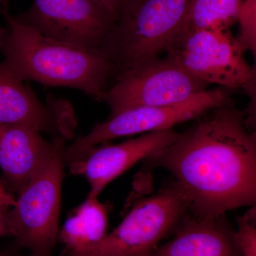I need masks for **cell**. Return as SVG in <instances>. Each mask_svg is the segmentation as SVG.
Wrapping results in <instances>:
<instances>
[{"label":"cell","instance_id":"11","mask_svg":"<svg viewBox=\"0 0 256 256\" xmlns=\"http://www.w3.org/2000/svg\"><path fill=\"white\" fill-rule=\"evenodd\" d=\"M178 133L171 128L144 133L119 144L96 146L69 164L70 172L86 178L90 185L88 196L98 197L111 181L140 160L149 159L168 148Z\"/></svg>","mask_w":256,"mask_h":256},{"label":"cell","instance_id":"19","mask_svg":"<svg viewBox=\"0 0 256 256\" xmlns=\"http://www.w3.org/2000/svg\"><path fill=\"white\" fill-rule=\"evenodd\" d=\"M94 1L109 12L116 20L126 0H94Z\"/></svg>","mask_w":256,"mask_h":256},{"label":"cell","instance_id":"3","mask_svg":"<svg viewBox=\"0 0 256 256\" xmlns=\"http://www.w3.org/2000/svg\"><path fill=\"white\" fill-rule=\"evenodd\" d=\"M191 0H126L101 50L118 77L165 54L181 32Z\"/></svg>","mask_w":256,"mask_h":256},{"label":"cell","instance_id":"17","mask_svg":"<svg viewBox=\"0 0 256 256\" xmlns=\"http://www.w3.org/2000/svg\"><path fill=\"white\" fill-rule=\"evenodd\" d=\"M236 234L242 256H256V228L244 216L237 220Z\"/></svg>","mask_w":256,"mask_h":256},{"label":"cell","instance_id":"15","mask_svg":"<svg viewBox=\"0 0 256 256\" xmlns=\"http://www.w3.org/2000/svg\"><path fill=\"white\" fill-rule=\"evenodd\" d=\"M244 1L191 0L181 32L212 26L230 28L238 21Z\"/></svg>","mask_w":256,"mask_h":256},{"label":"cell","instance_id":"23","mask_svg":"<svg viewBox=\"0 0 256 256\" xmlns=\"http://www.w3.org/2000/svg\"><path fill=\"white\" fill-rule=\"evenodd\" d=\"M0 256H22L15 254L14 252H0Z\"/></svg>","mask_w":256,"mask_h":256},{"label":"cell","instance_id":"7","mask_svg":"<svg viewBox=\"0 0 256 256\" xmlns=\"http://www.w3.org/2000/svg\"><path fill=\"white\" fill-rule=\"evenodd\" d=\"M188 203L176 182L138 202L92 256H150L185 216Z\"/></svg>","mask_w":256,"mask_h":256},{"label":"cell","instance_id":"1","mask_svg":"<svg viewBox=\"0 0 256 256\" xmlns=\"http://www.w3.org/2000/svg\"><path fill=\"white\" fill-rule=\"evenodd\" d=\"M208 114L148 160L172 174L194 216L213 218L256 207V140L232 100Z\"/></svg>","mask_w":256,"mask_h":256},{"label":"cell","instance_id":"21","mask_svg":"<svg viewBox=\"0 0 256 256\" xmlns=\"http://www.w3.org/2000/svg\"><path fill=\"white\" fill-rule=\"evenodd\" d=\"M15 202H16V200L6 190L3 184L0 182V203L12 207L15 204Z\"/></svg>","mask_w":256,"mask_h":256},{"label":"cell","instance_id":"2","mask_svg":"<svg viewBox=\"0 0 256 256\" xmlns=\"http://www.w3.org/2000/svg\"><path fill=\"white\" fill-rule=\"evenodd\" d=\"M6 4L1 12L6 26L0 28V53L16 77L46 86L78 89L98 101L117 78L114 64L104 52L88 50L44 36L18 18Z\"/></svg>","mask_w":256,"mask_h":256},{"label":"cell","instance_id":"10","mask_svg":"<svg viewBox=\"0 0 256 256\" xmlns=\"http://www.w3.org/2000/svg\"><path fill=\"white\" fill-rule=\"evenodd\" d=\"M24 82L0 63V126H22L54 139H72L77 122L70 102L50 96L42 102Z\"/></svg>","mask_w":256,"mask_h":256},{"label":"cell","instance_id":"18","mask_svg":"<svg viewBox=\"0 0 256 256\" xmlns=\"http://www.w3.org/2000/svg\"><path fill=\"white\" fill-rule=\"evenodd\" d=\"M242 89L248 98L246 110L244 112V121L247 129L256 140V64L252 66V76Z\"/></svg>","mask_w":256,"mask_h":256},{"label":"cell","instance_id":"6","mask_svg":"<svg viewBox=\"0 0 256 256\" xmlns=\"http://www.w3.org/2000/svg\"><path fill=\"white\" fill-rule=\"evenodd\" d=\"M244 53L230 28L212 26L180 32L165 55L202 82L232 90L244 88L252 76Z\"/></svg>","mask_w":256,"mask_h":256},{"label":"cell","instance_id":"13","mask_svg":"<svg viewBox=\"0 0 256 256\" xmlns=\"http://www.w3.org/2000/svg\"><path fill=\"white\" fill-rule=\"evenodd\" d=\"M150 256H242L236 228L225 215L217 218L184 217L172 239Z\"/></svg>","mask_w":256,"mask_h":256},{"label":"cell","instance_id":"16","mask_svg":"<svg viewBox=\"0 0 256 256\" xmlns=\"http://www.w3.org/2000/svg\"><path fill=\"white\" fill-rule=\"evenodd\" d=\"M237 40L244 50L249 52L256 64V5L244 2L239 15Z\"/></svg>","mask_w":256,"mask_h":256},{"label":"cell","instance_id":"9","mask_svg":"<svg viewBox=\"0 0 256 256\" xmlns=\"http://www.w3.org/2000/svg\"><path fill=\"white\" fill-rule=\"evenodd\" d=\"M18 18L44 36L99 50L116 20L94 0H34Z\"/></svg>","mask_w":256,"mask_h":256},{"label":"cell","instance_id":"5","mask_svg":"<svg viewBox=\"0 0 256 256\" xmlns=\"http://www.w3.org/2000/svg\"><path fill=\"white\" fill-rule=\"evenodd\" d=\"M230 90L217 88L174 105L133 108L122 111L96 124L90 132L64 148V162L72 164L95 146L116 138L171 129L176 124L198 118L232 100Z\"/></svg>","mask_w":256,"mask_h":256},{"label":"cell","instance_id":"4","mask_svg":"<svg viewBox=\"0 0 256 256\" xmlns=\"http://www.w3.org/2000/svg\"><path fill=\"white\" fill-rule=\"evenodd\" d=\"M64 141L18 194L8 212L10 236L30 256H52L58 236Z\"/></svg>","mask_w":256,"mask_h":256},{"label":"cell","instance_id":"22","mask_svg":"<svg viewBox=\"0 0 256 256\" xmlns=\"http://www.w3.org/2000/svg\"><path fill=\"white\" fill-rule=\"evenodd\" d=\"M244 218L256 228V207H252L246 214L244 216Z\"/></svg>","mask_w":256,"mask_h":256},{"label":"cell","instance_id":"14","mask_svg":"<svg viewBox=\"0 0 256 256\" xmlns=\"http://www.w3.org/2000/svg\"><path fill=\"white\" fill-rule=\"evenodd\" d=\"M108 225V206L98 197L88 196L58 234L64 246L62 256H92L107 236Z\"/></svg>","mask_w":256,"mask_h":256},{"label":"cell","instance_id":"8","mask_svg":"<svg viewBox=\"0 0 256 256\" xmlns=\"http://www.w3.org/2000/svg\"><path fill=\"white\" fill-rule=\"evenodd\" d=\"M208 84L165 55L121 74L106 92L110 117L138 107L174 105L207 90Z\"/></svg>","mask_w":256,"mask_h":256},{"label":"cell","instance_id":"20","mask_svg":"<svg viewBox=\"0 0 256 256\" xmlns=\"http://www.w3.org/2000/svg\"><path fill=\"white\" fill-rule=\"evenodd\" d=\"M10 207L11 206L0 203V238L10 236L8 220Z\"/></svg>","mask_w":256,"mask_h":256},{"label":"cell","instance_id":"12","mask_svg":"<svg viewBox=\"0 0 256 256\" xmlns=\"http://www.w3.org/2000/svg\"><path fill=\"white\" fill-rule=\"evenodd\" d=\"M63 141L50 142L28 128L0 126V168L10 191H22Z\"/></svg>","mask_w":256,"mask_h":256},{"label":"cell","instance_id":"24","mask_svg":"<svg viewBox=\"0 0 256 256\" xmlns=\"http://www.w3.org/2000/svg\"><path fill=\"white\" fill-rule=\"evenodd\" d=\"M244 2L248 3V4L256 5V0H245Z\"/></svg>","mask_w":256,"mask_h":256}]
</instances>
